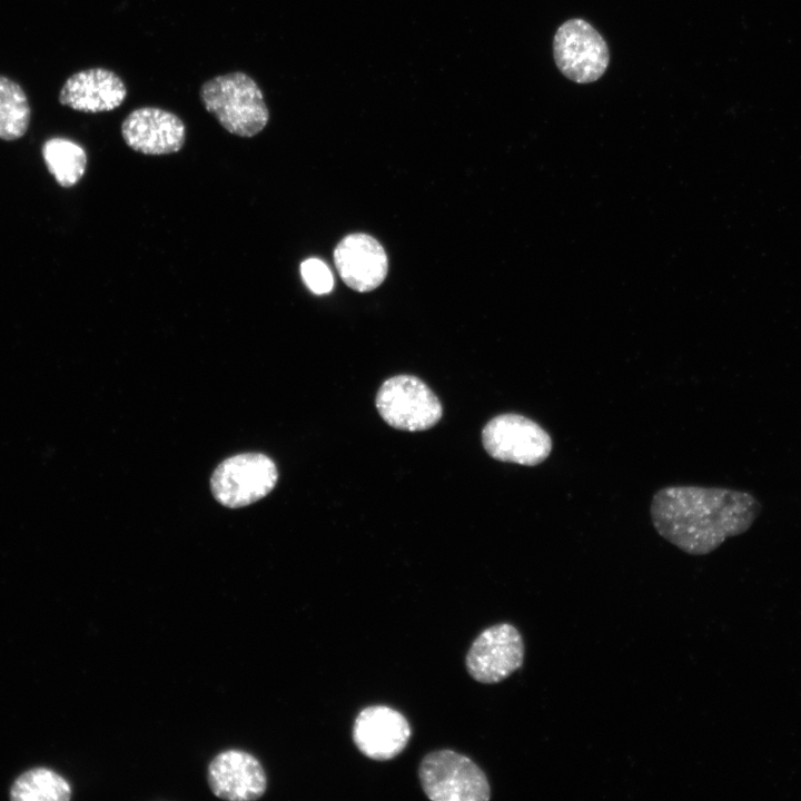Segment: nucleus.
I'll return each mask as SVG.
<instances>
[{"mask_svg":"<svg viewBox=\"0 0 801 801\" xmlns=\"http://www.w3.org/2000/svg\"><path fill=\"white\" fill-rule=\"evenodd\" d=\"M199 98L219 125L235 136L255 137L269 121V110L260 87L243 71L208 79L200 86Z\"/></svg>","mask_w":801,"mask_h":801,"instance_id":"obj_2","label":"nucleus"},{"mask_svg":"<svg viewBox=\"0 0 801 801\" xmlns=\"http://www.w3.org/2000/svg\"><path fill=\"white\" fill-rule=\"evenodd\" d=\"M334 263L342 280L359 293L376 289L388 271L385 249L364 233L345 236L334 249Z\"/></svg>","mask_w":801,"mask_h":801,"instance_id":"obj_12","label":"nucleus"},{"mask_svg":"<svg viewBox=\"0 0 801 801\" xmlns=\"http://www.w3.org/2000/svg\"><path fill=\"white\" fill-rule=\"evenodd\" d=\"M761 512L751 493L723 487L666 486L652 497L657 534L691 555H705L746 532Z\"/></svg>","mask_w":801,"mask_h":801,"instance_id":"obj_1","label":"nucleus"},{"mask_svg":"<svg viewBox=\"0 0 801 801\" xmlns=\"http://www.w3.org/2000/svg\"><path fill=\"white\" fill-rule=\"evenodd\" d=\"M418 775L427 798L433 801H487L491 787L485 773L469 758L452 750L428 753Z\"/></svg>","mask_w":801,"mask_h":801,"instance_id":"obj_3","label":"nucleus"},{"mask_svg":"<svg viewBox=\"0 0 801 801\" xmlns=\"http://www.w3.org/2000/svg\"><path fill=\"white\" fill-rule=\"evenodd\" d=\"M71 794L68 781L46 768L22 773L10 790V798L14 801H67Z\"/></svg>","mask_w":801,"mask_h":801,"instance_id":"obj_15","label":"nucleus"},{"mask_svg":"<svg viewBox=\"0 0 801 801\" xmlns=\"http://www.w3.org/2000/svg\"><path fill=\"white\" fill-rule=\"evenodd\" d=\"M42 156L49 172L62 187L77 185L85 174L87 155L80 145L70 139H48L42 146Z\"/></svg>","mask_w":801,"mask_h":801,"instance_id":"obj_14","label":"nucleus"},{"mask_svg":"<svg viewBox=\"0 0 801 801\" xmlns=\"http://www.w3.org/2000/svg\"><path fill=\"white\" fill-rule=\"evenodd\" d=\"M30 106L20 85L0 75V139L21 138L29 126Z\"/></svg>","mask_w":801,"mask_h":801,"instance_id":"obj_16","label":"nucleus"},{"mask_svg":"<svg viewBox=\"0 0 801 801\" xmlns=\"http://www.w3.org/2000/svg\"><path fill=\"white\" fill-rule=\"evenodd\" d=\"M127 86L115 71L96 67L71 75L59 92L62 106L86 113L108 112L126 100Z\"/></svg>","mask_w":801,"mask_h":801,"instance_id":"obj_13","label":"nucleus"},{"mask_svg":"<svg viewBox=\"0 0 801 801\" xmlns=\"http://www.w3.org/2000/svg\"><path fill=\"white\" fill-rule=\"evenodd\" d=\"M487 454L501 462L536 466L551 454V435L535 421L516 413L500 414L482 431Z\"/></svg>","mask_w":801,"mask_h":801,"instance_id":"obj_4","label":"nucleus"},{"mask_svg":"<svg viewBox=\"0 0 801 801\" xmlns=\"http://www.w3.org/2000/svg\"><path fill=\"white\" fill-rule=\"evenodd\" d=\"M121 136L132 150L150 156L178 152L186 141V126L176 113L158 107H139L121 123Z\"/></svg>","mask_w":801,"mask_h":801,"instance_id":"obj_9","label":"nucleus"},{"mask_svg":"<svg viewBox=\"0 0 801 801\" xmlns=\"http://www.w3.org/2000/svg\"><path fill=\"white\" fill-rule=\"evenodd\" d=\"M525 646L520 631L511 623H498L482 631L466 655V669L477 682L493 684L508 678L524 662Z\"/></svg>","mask_w":801,"mask_h":801,"instance_id":"obj_8","label":"nucleus"},{"mask_svg":"<svg viewBox=\"0 0 801 801\" xmlns=\"http://www.w3.org/2000/svg\"><path fill=\"white\" fill-rule=\"evenodd\" d=\"M376 407L389 426L407 432L428 429L443 414L437 396L422 379L412 375L386 379L377 392Z\"/></svg>","mask_w":801,"mask_h":801,"instance_id":"obj_5","label":"nucleus"},{"mask_svg":"<svg viewBox=\"0 0 801 801\" xmlns=\"http://www.w3.org/2000/svg\"><path fill=\"white\" fill-rule=\"evenodd\" d=\"M306 286L315 294H327L333 289L334 278L328 266L318 258H308L300 265Z\"/></svg>","mask_w":801,"mask_h":801,"instance_id":"obj_17","label":"nucleus"},{"mask_svg":"<svg viewBox=\"0 0 801 801\" xmlns=\"http://www.w3.org/2000/svg\"><path fill=\"white\" fill-rule=\"evenodd\" d=\"M207 780L211 792L225 800L251 801L267 789V777L260 761L251 753L228 749L210 761Z\"/></svg>","mask_w":801,"mask_h":801,"instance_id":"obj_10","label":"nucleus"},{"mask_svg":"<svg viewBox=\"0 0 801 801\" xmlns=\"http://www.w3.org/2000/svg\"><path fill=\"white\" fill-rule=\"evenodd\" d=\"M412 731L406 718L385 706H367L359 712L353 726V740L367 758L386 761L407 745Z\"/></svg>","mask_w":801,"mask_h":801,"instance_id":"obj_11","label":"nucleus"},{"mask_svg":"<svg viewBox=\"0 0 801 801\" xmlns=\"http://www.w3.org/2000/svg\"><path fill=\"white\" fill-rule=\"evenodd\" d=\"M553 55L558 70L577 83L599 80L610 62L609 47L587 21L573 18L562 23L553 40Z\"/></svg>","mask_w":801,"mask_h":801,"instance_id":"obj_7","label":"nucleus"},{"mask_svg":"<svg viewBox=\"0 0 801 801\" xmlns=\"http://www.w3.org/2000/svg\"><path fill=\"white\" fill-rule=\"evenodd\" d=\"M277 479V467L269 456L244 453L226 458L215 468L210 487L220 504L237 508L266 496Z\"/></svg>","mask_w":801,"mask_h":801,"instance_id":"obj_6","label":"nucleus"}]
</instances>
